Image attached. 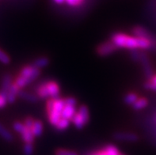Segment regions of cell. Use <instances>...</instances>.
<instances>
[{
  "mask_svg": "<svg viewBox=\"0 0 156 155\" xmlns=\"http://www.w3.org/2000/svg\"><path fill=\"white\" fill-rule=\"evenodd\" d=\"M110 40L118 48L135 50L139 49L138 38L125 33H115L112 34Z\"/></svg>",
  "mask_w": 156,
  "mask_h": 155,
  "instance_id": "6da1fadb",
  "label": "cell"
},
{
  "mask_svg": "<svg viewBox=\"0 0 156 155\" xmlns=\"http://www.w3.org/2000/svg\"><path fill=\"white\" fill-rule=\"evenodd\" d=\"M118 49L119 48L115 45L113 42L111 40H109L99 44L95 48V52L99 57H106L113 55Z\"/></svg>",
  "mask_w": 156,
  "mask_h": 155,
  "instance_id": "7a4b0ae2",
  "label": "cell"
},
{
  "mask_svg": "<svg viewBox=\"0 0 156 155\" xmlns=\"http://www.w3.org/2000/svg\"><path fill=\"white\" fill-rule=\"evenodd\" d=\"M131 33H132V35L136 37L149 39L152 42L153 44H154V48H156V37L154 35H153L147 29H146L144 26H135L134 27L132 28Z\"/></svg>",
  "mask_w": 156,
  "mask_h": 155,
  "instance_id": "3957f363",
  "label": "cell"
},
{
  "mask_svg": "<svg viewBox=\"0 0 156 155\" xmlns=\"http://www.w3.org/2000/svg\"><path fill=\"white\" fill-rule=\"evenodd\" d=\"M41 74V70L36 68L33 65H26L21 68L19 72V75L25 77L30 83H33Z\"/></svg>",
  "mask_w": 156,
  "mask_h": 155,
  "instance_id": "277c9868",
  "label": "cell"
},
{
  "mask_svg": "<svg viewBox=\"0 0 156 155\" xmlns=\"http://www.w3.org/2000/svg\"><path fill=\"white\" fill-rule=\"evenodd\" d=\"M113 139L119 142H128V143H136L140 139L137 134L129 132H117L113 135Z\"/></svg>",
  "mask_w": 156,
  "mask_h": 155,
  "instance_id": "5b68a950",
  "label": "cell"
},
{
  "mask_svg": "<svg viewBox=\"0 0 156 155\" xmlns=\"http://www.w3.org/2000/svg\"><path fill=\"white\" fill-rule=\"evenodd\" d=\"M140 63L141 67H142L143 72H144L145 78L147 79H151L154 74V69H153L152 65H151V63L149 56L146 52H145L144 55H143L142 59L140 61Z\"/></svg>",
  "mask_w": 156,
  "mask_h": 155,
  "instance_id": "8992f818",
  "label": "cell"
},
{
  "mask_svg": "<svg viewBox=\"0 0 156 155\" xmlns=\"http://www.w3.org/2000/svg\"><path fill=\"white\" fill-rule=\"evenodd\" d=\"M45 85L49 93L50 98L58 99L60 97V86L56 81H48L45 82Z\"/></svg>",
  "mask_w": 156,
  "mask_h": 155,
  "instance_id": "52a82bcc",
  "label": "cell"
},
{
  "mask_svg": "<svg viewBox=\"0 0 156 155\" xmlns=\"http://www.w3.org/2000/svg\"><path fill=\"white\" fill-rule=\"evenodd\" d=\"M19 91L20 89L13 82L11 86H10V90H9V91L7 92V94H6L8 104H14L15 102L17 99H18V95Z\"/></svg>",
  "mask_w": 156,
  "mask_h": 155,
  "instance_id": "ba28073f",
  "label": "cell"
},
{
  "mask_svg": "<svg viewBox=\"0 0 156 155\" xmlns=\"http://www.w3.org/2000/svg\"><path fill=\"white\" fill-rule=\"evenodd\" d=\"M18 97L30 103H36L37 102L38 100H39L37 95L30 92H28V91L24 90H20Z\"/></svg>",
  "mask_w": 156,
  "mask_h": 155,
  "instance_id": "9c48e42d",
  "label": "cell"
},
{
  "mask_svg": "<svg viewBox=\"0 0 156 155\" xmlns=\"http://www.w3.org/2000/svg\"><path fill=\"white\" fill-rule=\"evenodd\" d=\"M31 132L35 138L41 137L44 132V124L41 120H35L31 128Z\"/></svg>",
  "mask_w": 156,
  "mask_h": 155,
  "instance_id": "30bf717a",
  "label": "cell"
},
{
  "mask_svg": "<svg viewBox=\"0 0 156 155\" xmlns=\"http://www.w3.org/2000/svg\"><path fill=\"white\" fill-rule=\"evenodd\" d=\"M50 64V59L48 56L38 57L33 62L32 65L36 68L42 70V69L47 67Z\"/></svg>",
  "mask_w": 156,
  "mask_h": 155,
  "instance_id": "8fae6325",
  "label": "cell"
},
{
  "mask_svg": "<svg viewBox=\"0 0 156 155\" xmlns=\"http://www.w3.org/2000/svg\"><path fill=\"white\" fill-rule=\"evenodd\" d=\"M21 139L24 142V143H34L36 138L33 135L31 132V129L26 128L25 126V128L22 131V132L20 134Z\"/></svg>",
  "mask_w": 156,
  "mask_h": 155,
  "instance_id": "7c38bea8",
  "label": "cell"
},
{
  "mask_svg": "<svg viewBox=\"0 0 156 155\" xmlns=\"http://www.w3.org/2000/svg\"><path fill=\"white\" fill-rule=\"evenodd\" d=\"M36 93H37L36 95L37 96L39 100H48V99L50 98L49 93H48V91L47 87H46L45 83L38 86Z\"/></svg>",
  "mask_w": 156,
  "mask_h": 155,
  "instance_id": "4fadbf2b",
  "label": "cell"
},
{
  "mask_svg": "<svg viewBox=\"0 0 156 155\" xmlns=\"http://www.w3.org/2000/svg\"><path fill=\"white\" fill-rule=\"evenodd\" d=\"M13 82H14V81H13V79H12V76L10 74H6V75H4L2 80L1 92L7 94V92L9 91V90H10Z\"/></svg>",
  "mask_w": 156,
  "mask_h": 155,
  "instance_id": "5bb4252c",
  "label": "cell"
},
{
  "mask_svg": "<svg viewBox=\"0 0 156 155\" xmlns=\"http://www.w3.org/2000/svg\"><path fill=\"white\" fill-rule=\"evenodd\" d=\"M76 107H74V106H70V105H66L64 106L63 111H62L61 116L63 119H66V120H68L71 121L72 120V118L74 117L75 114L76 113Z\"/></svg>",
  "mask_w": 156,
  "mask_h": 155,
  "instance_id": "9a60e30c",
  "label": "cell"
},
{
  "mask_svg": "<svg viewBox=\"0 0 156 155\" xmlns=\"http://www.w3.org/2000/svg\"><path fill=\"white\" fill-rule=\"evenodd\" d=\"M71 122L73 124V125L75 126V128H77L79 130L83 129L86 125H87V123L83 120V118L80 116V114L76 111V113L75 114L74 117L72 118V120H71Z\"/></svg>",
  "mask_w": 156,
  "mask_h": 155,
  "instance_id": "2e32d148",
  "label": "cell"
},
{
  "mask_svg": "<svg viewBox=\"0 0 156 155\" xmlns=\"http://www.w3.org/2000/svg\"><path fill=\"white\" fill-rule=\"evenodd\" d=\"M149 104V100L146 97H139L137 100L131 106L134 111H140L147 108Z\"/></svg>",
  "mask_w": 156,
  "mask_h": 155,
  "instance_id": "e0dca14e",
  "label": "cell"
},
{
  "mask_svg": "<svg viewBox=\"0 0 156 155\" xmlns=\"http://www.w3.org/2000/svg\"><path fill=\"white\" fill-rule=\"evenodd\" d=\"M77 112L80 114V116L83 118V120L88 124L90 121V119L89 108L86 104H81L77 109Z\"/></svg>",
  "mask_w": 156,
  "mask_h": 155,
  "instance_id": "ac0fdd59",
  "label": "cell"
},
{
  "mask_svg": "<svg viewBox=\"0 0 156 155\" xmlns=\"http://www.w3.org/2000/svg\"><path fill=\"white\" fill-rule=\"evenodd\" d=\"M139 97H139L138 94L136 93H128L124 97V103H125L126 105L132 106L136 101L137 99H138Z\"/></svg>",
  "mask_w": 156,
  "mask_h": 155,
  "instance_id": "d6986e66",
  "label": "cell"
},
{
  "mask_svg": "<svg viewBox=\"0 0 156 155\" xmlns=\"http://www.w3.org/2000/svg\"><path fill=\"white\" fill-rule=\"evenodd\" d=\"M0 137L7 142H11L14 139L13 135L1 123H0Z\"/></svg>",
  "mask_w": 156,
  "mask_h": 155,
  "instance_id": "ffe728a7",
  "label": "cell"
},
{
  "mask_svg": "<svg viewBox=\"0 0 156 155\" xmlns=\"http://www.w3.org/2000/svg\"><path fill=\"white\" fill-rule=\"evenodd\" d=\"M14 83H15V85L20 90H23L26 86H27L28 85L31 84L30 81L28 80L25 77H22L21 75H18V76L16 77V79L14 80Z\"/></svg>",
  "mask_w": 156,
  "mask_h": 155,
  "instance_id": "44dd1931",
  "label": "cell"
},
{
  "mask_svg": "<svg viewBox=\"0 0 156 155\" xmlns=\"http://www.w3.org/2000/svg\"><path fill=\"white\" fill-rule=\"evenodd\" d=\"M145 54L144 51L139 49H135V50H130V58L131 59L135 62V63H140V59H142L143 55Z\"/></svg>",
  "mask_w": 156,
  "mask_h": 155,
  "instance_id": "7402d4cb",
  "label": "cell"
},
{
  "mask_svg": "<svg viewBox=\"0 0 156 155\" xmlns=\"http://www.w3.org/2000/svg\"><path fill=\"white\" fill-rule=\"evenodd\" d=\"M70 123H71L70 120L61 118L54 128L57 130L58 132H63V131H65V130H67V128H69Z\"/></svg>",
  "mask_w": 156,
  "mask_h": 155,
  "instance_id": "603a6c76",
  "label": "cell"
},
{
  "mask_svg": "<svg viewBox=\"0 0 156 155\" xmlns=\"http://www.w3.org/2000/svg\"><path fill=\"white\" fill-rule=\"evenodd\" d=\"M103 150H105L106 155H119L120 153L118 148L113 144H108L103 147Z\"/></svg>",
  "mask_w": 156,
  "mask_h": 155,
  "instance_id": "cb8c5ba5",
  "label": "cell"
},
{
  "mask_svg": "<svg viewBox=\"0 0 156 155\" xmlns=\"http://www.w3.org/2000/svg\"><path fill=\"white\" fill-rule=\"evenodd\" d=\"M34 153V143H25L23 146L24 155H33Z\"/></svg>",
  "mask_w": 156,
  "mask_h": 155,
  "instance_id": "d4e9b609",
  "label": "cell"
},
{
  "mask_svg": "<svg viewBox=\"0 0 156 155\" xmlns=\"http://www.w3.org/2000/svg\"><path fill=\"white\" fill-rule=\"evenodd\" d=\"M55 155H78V153L71 150L59 148L55 151Z\"/></svg>",
  "mask_w": 156,
  "mask_h": 155,
  "instance_id": "484cf974",
  "label": "cell"
},
{
  "mask_svg": "<svg viewBox=\"0 0 156 155\" xmlns=\"http://www.w3.org/2000/svg\"><path fill=\"white\" fill-rule=\"evenodd\" d=\"M10 57L2 49H0V63L7 65L10 63Z\"/></svg>",
  "mask_w": 156,
  "mask_h": 155,
  "instance_id": "4316f807",
  "label": "cell"
},
{
  "mask_svg": "<svg viewBox=\"0 0 156 155\" xmlns=\"http://www.w3.org/2000/svg\"><path fill=\"white\" fill-rule=\"evenodd\" d=\"M86 0H65V3L69 6L72 7H78L84 3Z\"/></svg>",
  "mask_w": 156,
  "mask_h": 155,
  "instance_id": "83f0119b",
  "label": "cell"
},
{
  "mask_svg": "<svg viewBox=\"0 0 156 155\" xmlns=\"http://www.w3.org/2000/svg\"><path fill=\"white\" fill-rule=\"evenodd\" d=\"M25 128V125H24L23 122L20 121H15L13 124V129L14 130V132H16L17 133L21 134L22 132V131Z\"/></svg>",
  "mask_w": 156,
  "mask_h": 155,
  "instance_id": "f1b7e54d",
  "label": "cell"
},
{
  "mask_svg": "<svg viewBox=\"0 0 156 155\" xmlns=\"http://www.w3.org/2000/svg\"><path fill=\"white\" fill-rule=\"evenodd\" d=\"M64 100V103H65L66 105H70V106H74V107H76L78 104L77 99L74 97H67L65 98H63Z\"/></svg>",
  "mask_w": 156,
  "mask_h": 155,
  "instance_id": "f546056e",
  "label": "cell"
},
{
  "mask_svg": "<svg viewBox=\"0 0 156 155\" xmlns=\"http://www.w3.org/2000/svg\"><path fill=\"white\" fill-rule=\"evenodd\" d=\"M34 121H35V119H34V117H32V116H26V117L24 119L23 124L24 125L26 126V128L31 129L32 126L34 124Z\"/></svg>",
  "mask_w": 156,
  "mask_h": 155,
  "instance_id": "4dcf8cb0",
  "label": "cell"
},
{
  "mask_svg": "<svg viewBox=\"0 0 156 155\" xmlns=\"http://www.w3.org/2000/svg\"><path fill=\"white\" fill-rule=\"evenodd\" d=\"M8 102L7 98H6V94L0 91V108H5Z\"/></svg>",
  "mask_w": 156,
  "mask_h": 155,
  "instance_id": "1f68e13d",
  "label": "cell"
},
{
  "mask_svg": "<svg viewBox=\"0 0 156 155\" xmlns=\"http://www.w3.org/2000/svg\"><path fill=\"white\" fill-rule=\"evenodd\" d=\"M144 89H146L147 90H151L153 91V92H156V84L150 83V82L147 80L144 83Z\"/></svg>",
  "mask_w": 156,
  "mask_h": 155,
  "instance_id": "d6a6232c",
  "label": "cell"
},
{
  "mask_svg": "<svg viewBox=\"0 0 156 155\" xmlns=\"http://www.w3.org/2000/svg\"><path fill=\"white\" fill-rule=\"evenodd\" d=\"M89 155H106L105 150H103V148L101 150H96V151L93 152L92 153Z\"/></svg>",
  "mask_w": 156,
  "mask_h": 155,
  "instance_id": "836d02e7",
  "label": "cell"
},
{
  "mask_svg": "<svg viewBox=\"0 0 156 155\" xmlns=\"http://www.w3.org/2000/svg\"><path fill=\"white\" fill-rule=\"evenodd\" d=\"M147 81H149V82L151 83L156 84V74H154V75H153V76L151 78V79H147Z\"/></svg>",
  "mask_w": 156,
  "mask_h": 155,
  "instance_id": "e575fe53",
  "label": "cell"
},
{
  "mask_svg": "<svg viewBox=\"0 0 156 155\" xmlns=\"http://www.w3.org/2000/svg\"><path fill=\"white\" fill-rule=\"evenodd\" d=\"M52 1L57 5H62L65 3V0H52Z\"/></svg>",
  "mask_w": 156,
  "mask_h": 155,
  "instance_id": "d590c367",
  "label": "cell"
},
{
  "mask_svg": "<svg viewBox=\"0 0 156 155\" xmlns=\"http://www.w3.org/2000/svg\"><path fill=\"white\" fill-rule=\"evenodd\" d=\"M119 155H125V154H124V153H121V152H120V153H119Z\"/></svg>",
  "mask_w": 156,
  "mask_h": 155,
  "instance_id": "8d00e7d4",
  "label": "cell"
},
{
  "mask_svg": "<svg viewBox=\"0 0 156 155\" xmlns=\"http://www.w3.org/2000/svg\"><path fill=\"white\" fill-rule=\"evenodd\" d=\"M154 122H155V123H156V116H154Z\"/></svg>",
  "mask_w": 156,
  "mask_h": 155,
  "instance_id": "74e56055",
  "label": "cell"
}]
</instances>
